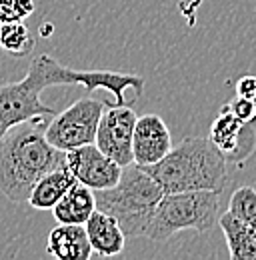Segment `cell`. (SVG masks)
Segmentation results:
<instances>
[{
	"instance_id": "obj_1",
	"label": "cell",
	"mask_w": 256,
	"mask_h": 260,
	"mask_svg": "<svg viewBox=\"0 0 256 260\" xmlns=\"http://www.w3.org/2000/svg\"><path fill=\"white\" fill-rule=\"evenodd\" d=\"M48 86H82L88 92L104 88L114 96V104H124L126 88H134L136 98L142 96L144 78L130 72L76 70L60 64L50 54H38L32 58L22 80L0 84V138L20 122L56 114L52 106L40 100L42 90Z\"/></svg>"
},
{
	"instance_id": "obj_2",
	"label": "cell",
	"mask_w": 256,
	"mask_h": 260,
	"mask_svg": "<svg viewBox=\"0 0 256 260\" xmlns=\"http://www.w3.org/2000/svg\"><path fill=\"white\" fill-rule=\"evenodd\" d=\"M42 116L20 122L0 138V192L10 202H28L34 184L66 164V152L48 142Z\"/></svg>"
},
{
	"instance_id": "obj_3",
	"label": "cell",
	"mask_w": 256,
	"mask_h": 260,
	"mask_svg": "<svg viewBox=\"0 0 256 260\" xmlns=\"http://www.w3.org/2000/svg\"><path fill=\"white\" fill-rule=\"evenodd\" d=\"M164 192L218 190L222 192L228 178V160L210 138H184L152 166H142Z\"/></svg>"
},
{
	"instance_id": "obj_4",
	"label": "cell",
	"mask_w": 256,
	"mask_h": 260,
	"mask_svg": "<svg viewBox=\"0 0 256 260\" xmlns=\"http://www.w3.org/2000/svg\"><path fill=\"white\" fill-rule=\"evenodd\" d=\"M164 196L160 184L138 164L122 168L120 180L112 188L94 190L96 208L112 214L126 238L146 236L148 224L156 210V204Z\"/></svg>"
},
{
	"instance_id": "obj_5",
	"label": "cell",
	"mask_w": 256,
	"mask_h": 260,
	"mask_svg": "<svg viewBox=\"0 0 256 260\" xmlns=\"http://www.w3.org/2000/svg\"><path fill=\"white\" fill-rule=\"evenodd\" d=\"M218 190L164 192L148 224L146 238L152 242H166L182 230H194L200 234L210 232L214 224H218Z\"/></svg>"
},
{
	"instance_id": "obj_6",
	"label": "cell",
	"mask_w": 256,
	"mask_h": 260,
	"mask_svg": "<svg viewBox=\"0 0 256 260\" xmlns=\"http://www.w3.org/2000/svg\"><path fill=\"white\" fill-rule=\"evenodd\" d=\"M104 102L94 98H82L64 108L62 112H56L50 124L46 126L44 134L50 144H54L58 150H72L84 144H94L96 130L100 116L104 112Z\"/></svg>"
},
{
	"instance_id": "obj_7",
	"label": "cell",
	"mask_w": 256,
	"mask_h": 260,
	"mask_svg": "<svg viewBox=\"0 0 256 260\" xmlns=\"http://www.w3.org/2000/svg\"><path fill=\"white\" fill-rule=\"evenodd\" d=\"M136 118L138 114L130 106L114 104V106L104 108L100 122H98L94 144L120 166H128L134 162L132 134H134Z\"/></svg>"
},
{
	"instance_id": "obj_8",
	"label": "cell",
	"mask_w": 256,
	"mask_h": 260,
	"mask_svg": "<svg viewBox=\"0 0 256 260\" xmlns=\"http://www.w3.org/2000/svg\"><path fill=\"white\" fill-rule=\"evenodd\" d=\"M66 166L80 184L92 190L112 188L120 180V174L124 168L110 156H106L96 144H84L68 150Z\"/></svg>"
},
{
	"instance_id": "obj_9",
	"label": "cell",
	"mask_w": 256,
	"mask_h": 260,
	"mask_svg": "<svg viewBox=\"0 0 256 260\" xmlns=\"http://www.w3.org/2000/svg\"><path fill=\"white\" fill-rule=\"evenodd\" d=\"M208 138L224 154L228 162H244L256 148V130L252 122H242L226 106L212 120Z\"/></svg>"
},
{
	"instance_id": "obj_10",
	"label": "cell",
	"mask_w": 256,
	"mask_h": 260,
	"mask_svg": "<svg viewBox=\"0 0 256 260\" xmlns=\"http://www.w3.org/2000/svg\"><path fill=\"white\" fill-rule=\"evenodd\" d=\"M172 148V136L158 114H144L136 118L132 134V156L138 166H152L162 160Z\"/></svg>"
},
{
	"instance_id": "obj_11",
	"label": "cell",
	"mask_w": 256,
	"mask_h": 260,
	"mask_svg": "<svg viewBox=\"0 0 256 260\" xmlns=\"http://www.w3.org/2000/svg\"><path fill=\"white\" fill-rule=\"evenodd\" d=\"M84 228L90 246L98 256H118L126 246V234L122 232L118 220L104 210L96 208L86 220Z\"/></svg>"
},
{
	"instance_id": "obj_12",
	"label": "cell",
	"mask_w": 256,
	"mask_h": 260,
	"mask_svg": "<svg viewBox=\"0 0 256 260\" xmlns=\"http://www.w3.org/2000/svg\"><path fill=\"white\" fill-rule=\"evenodd\" d=\"M46 252L58 260H88L94 254L84 224H58L52 228Z\"/></svg>"
},
{
	"instance_id": "obj_13",
	"label": "cell",
	"mask_w": 256,
	"mask_h": 260,
	"mask_svg": "<svg viewBox=\"0 0 256 260\" xmlns=\"http://www.w3.org/2000/svg\"><path fill=\"white\" fill-rule=\"evenodd\" d=\"M94 210V190L80 182H74L70 190L52 208V216L56 218L58 224H86V220Z\"/></svg>"
},
{
	"instance_id": "obj_14",
	"label": "cell",
	"mask_w": 256,
	"mask_h": 260,
	"mask_svg": "<svg viewBox=\"0 0 256 260\" xmlns=\"http://www.w3.org/2000/svg\"><path fill=\"white\" fill-rule=\"evenodd\" d=\"M74 182H78V180L72 176L68 166L66 164L58 166V168L50 170L48 174H44L34 184L26 204H30L34 210H52L58 204V200L70 190V186Z\"/></svg>"
},
{
	"instance_id": "obj_15",
	"label": "cell",
	"mask_w": 256,
	"mask_h": 260,
	"mask_svg": "<svg viewBox=\"0 0 256 260\" xmlns=\"http://www.w3.org/2000/svg\"><path fill=\"white\" fill-rule=\"evenodd\" d=\"M218 224L224 234L228 254L232 260H256V230L244 224L232 212L218 216Z\"/></svg>"
},
{
	"instance_id": "obj_16",
	"label": "cell",
	"mask_w": 256,
	"mask_h": 260,
	"mask_svg": "<svg viewBox=\"0 0 256 260\" xmlns=\"http://www.w3.org/2000/svg\"><path fill=\"white\" fill-rule=\"evenodd\" d=\"M36 38L32 36L28 26L18 20V22H4L0 24V48L14 58H24L34 50Z\"/></svg>"
},
{
	"instance_id": "obj_17",
	"label": "cell",
	"mask_w": 256,
	"mask_h": 260,
	"mask_svg": "<svg viewBox=\"0 0 256 260\" xmlns=\"http://www.w3.org/2000/svg\"><path fill=\"white\" fill-rule=\"evenodd\" d=\"M228 212H232L244 224H248L256 230V188H252V186L236 188L230 196Z\"/></svg>"
},
{
	"instance_id": "obj_18",
	"label": "cell",
	"mask_w": 256,
	"mask_h": 260,
	"mask_svg": "<svg viewBox=\"0 0 256 260\" xmlns=\"http://www.w3.org/2000/svg\"><path fill=\"white\" fill-rule=\"evenodd\" d=\"M36 8V0H0V24L26 20Z\"/></svg>"
},
{
	"instance_id": "obj_19",
	"label": "cell",
	"mask_w": 256,
	"mask_h": 260,
	"mask_svg": "<svg viewBox=\"0 0 256 260\" xmlns=\"http://www.w3.org/2000/svg\"><path fill=\"white\" fill-rule=\"evenodd\" d=\"M226 108L236 116L240 118L242 122H254L256 120V100H248V98H232Z\"/></svg>"
},
{
	"instance_id": "obj_20",
	"label": "cell",
	"mask_w": 256,
	"mask_h": 260,
	"mask_svg": "<svg viewBox=\"0 0 256 260\" xmlns=\"http://www.w3.org/2000/svg\"><path fill=\"white\" fill-rule=\"evenodd\" d=\"M236 96L256 100V76L246 74V76L238 78V82H236Z\"/></svg>"
}]
</instances>
